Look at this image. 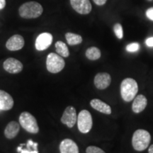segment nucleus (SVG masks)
<instances>
[{
    "label": "nucleus",
    "instance_id": "obj_13",
    "mask_svg": "<svg viewBox=\"0 0 153 153\" xmlns=\"http://www.w3.org/2000/svg\"><path fill=\"white\" fill-rule=\"evenodd\" d=\"M14 99L9 94L0 90V111L10 110L14 106Z\"/></svg>",
    "mask_w": 153,
    "mask_h": 153
},
{
    "label": "nucleus",
    "instance_id": "obj_5",
    "mask_svg": "<svg viewBox=\"0 0 153 153\" xmlns=\"http://www.w3.org/2000/svg\"><path fill=\"white\" fill-rule=\"evenodd\" d=\"M65 62L60 55L51 53L48 55L46 59V68L48 71L56 74L64 69Z\"/></svg>",
    "mask_w": 153,
    "mask_h": 153
},
{
    "label": "nucleus",
    "instance_id": "obj_12",
    "mask_svg": "<svg viewBox=\"0 0 153 153\" xmlns=\"http://www.w3.org/2000/svg\"><path fill=\"white\" fill-rule=\"evenodd\" d=\"M24 46V39L20 35H14L9 38L6 43V47L9 51H16L22 49Z\"/></svg>",
    "mask_w": 153,
    "mask_h": 153
},
{
    "label": "nucleus",
    "instance_id": "obj_17",
    "mask_svg": "<svg viewBox=\"0 0 153 153\" xmlns=\"http://www.w3.org/2000/svg\"><path fill=\"white\" fill-rule=\"evenodd\" d=\"M20 126L16 121H11L7 124L4 130V135L7 138L13 139L18 135Z\"/></svg>",
    "mask_w": 153,
    "mask_h": 153
},
{
    "label": "nucleus",
    "instance_id": "obj_18",
    "mask_svg": "<svg viewBox=\"0 0 153 153\" xmlns=\"http://www.w3.org/2000/svg\"><path fill=\"white\" fill-rule=\"evenodd\" d=\"M25 146L26 148H23L22 146L19 145L17 148V152L19 153H38V143L33 142L31 140H28Z\"/></svg>",
    "mask_w": 153,
    "mask_h": 153
},
{
    "label": "nucleus",
    "instance_id": "obj_22",
    "mask_svg": "<svg viewBox=\"0 0 153 153\" xmlns=\"http://www.w3.org/2000/svg\"><path fill=\"white\" fill-rule=\"evenodd\" d=\"M114 31L115 34H116V37L118 39H122L123 37V27H122L121 24H115L114 26Z\"/></svg>",
    "mask_w": 153,
    "mask_h": 153
},
{
    "label": "nucleus",
    "instance_id": "obj_9",
    "mask_svg": "<svg viewBox=\"0 0 153 153\" xmlns=\"http://www.w3.org/2000/svg\"><path fill=\"white\" fill-rule=\"evenodd\" d=\"M53 36L50 33H43L40 34L36 40L35 46L37 51H43L48 48L52 44Z\"/></svg>",
    "mask_w": 153,
    "mask_h": 153
},
{
    "label": "nucleus",
    "instance_id": "obj_4",
    "mask_svg": "<svg viewBox=\"0 0 153 153\" xmlns=\"http://www.w3.org/2000/svg\"><path fill=\"white\" fill-rule=\"evenodd\" d=\"M19 123L22 127L30 133L36 134L39 132L37 120L28 112H23L19 116Z\"/></svg>",
    "mask_w": 153,
    "mask_h": 153
},
{
    "label": "nucleus",
    "instance_id": "obj_11",
    "mask_svg": "<svg viewBox=\"0 0 153 153\" xmlns=\"http://www.w3.org/2000/svg\"><path fill=\"white\" fill-rule=\"evenodd\" d=\"M94 82L95 87L97 89L103 90L109 87L111 83V76L106 72H101L95 76Z\"/></svg>",
    "mask_w": 153,
    "mask_h": 153
},
{
    "label": "nucleus",
    "instance_id": "obj_8",
    "mask_svg": "<svg viewBox=\"0 0 153 153\" xmlns=\"http://www.w3.org/2000/svg\"><path fill=\"white\" fill-rule=\"evenodd\" d=\"M72 7L80 14H88L91 12V4L89 0H70Z\"/></svg>",
    "mask_w": 153,
    "mask_h": 153
},
{
    "label": "nucleus",
    "instance_id": "obj_26",
    "mask_svg": "<svg viewBox=\"0 0 153 153\" xmlns=\"http://www.w3.org/2000/svg\"><path fill=\"white\" fill-rule=\"evenodd\" d=\"M145 44L148 47H153V37L149 38L145 41Z\"/></svg>",
    "mask_w": 153,
    "mask_h": 153
},
{
    "label": "nucleus",
    "instance_id": "obj_19",
    "mask_svg": "<svg viewBox=\"0 0 153 153\" xmlns=\"http://www.w3.org/2000/svg\"><path fill=\"white\" fill-rule=\"evenodd\" d=\"M86 57L90 60H97L101 57V51L97 47L89 48L85 53Z\"/></svg>",
    "mask_w": 153,
    "mask_h": 153
},
{
    "label": "nucleus",
    "instance_id": "obj_10",
    "mask_svg": "<svg viewBox=\"0 0 153 153\" xmlns=\"http://www.w3.org/2000/svg\"><path fill=\"white\" fill-rule=\"evenodd\" d=\"M4 69L9 73L17 74L22 71L23 64L20 61L13 57H9L3 64Z\"/></svg>",
    "mask_w": 153,
    "mask_h": 153
},
{
    "label": "nucleus",
    "instance_id": "obj_6",
    "mask_svg": "<svg viewBox=\"0 0 153 153\" xmlns=\"http://www.w3.org/2000/svg\"><path fill=\"white\" fill-rule=\"evenodd\" d=\"M77 127L82 133H88L91 131L93 125L92 117L90 112L82 110L77 116Z\"/></svg>",
    "mask_w": 153,
    "mask_h": 153
},
{
    "label": "nucleus",
    "instance_id": "obj_1",
    "mask_svg": "<svg viewBox=\"0 0 153 153\" xmlns=\"http://www.w3.org/2000/svg\"><path fill=\"white\" fill-rule=\"evenodd\" d=\"M138 91L137 82L132 78L123 79L120 85V95L126 102H130L135 99Z\"/></svg>",
    "mask_w": 153,
    "mask_h": 153
},
{
    "label": "nucleus",
    "instance_id": "obj_23",
    "mask_svg": "<svg viewBox=\"0 0 153 153\" xmlns=\"http://www.w3.org/2000/svg\"><path fill=\"white\" fill-rule=\"evenodd\" d=\"M139 48H140V45L137 43H131L126 46V51L130 53L137 52V51L139 50Z\"/></svg>",
    "mask_w": 153,
    "mask_h": 153
},
{
    "label": "nucleus",
    "instance_id": "obj_25",
    "mask_svg": "<svg viewBox=\"0 0 153 153\" xmlns=\"http://www.w3.org/2000/svg\"><path fill=\"white\" fill-rule=\"evenodd\" d=\"M146 16L151 21H153V7L149 8L146 11Z\"/></svg>",
    "mask_w": 153,
    "mask_h": 153
},
{
    "label": "nucleus",
    "instance_id": "obj_2",
    "mask_svg": "<svg viewBox=\"0 0 153 153\" xmlns=\"http://www.w3.org/2000/svg\"><path fill=\"white\" fill-rule=\"evenodd\" d=\"M43 9L39 3L36 1H28L19 7V13L24 19H36L42 14Z\"/></svg>",
    "mask_w": 153,
    "mask_h": 153
},
{
    "label": "nucleus",
    "instance_id": "obj_29",
    "mask_svg": "<svg viewBox=\"0 0 153 153\" xmlns=\"http://www.w3.org/2000/svg\"><path fill=\"white\" fill-rule=\"evenodd\" d=\"M149 153H153V145H151L148 149Z\"/></svg>",
    "mask_w": 153,
    "mask_h": 153
},
{
    "label": "nucleus",
    "instance_id": "obj_21",
    "mask_svg": "<svg viewBox=\"0 0 153 153\" xmlns=\"http://www.w3.org/2000/svg\"><path fill=\"white\" fill-rule=\"evenodd\" d=\"M65 38L67 42L70 45H79L82 42V36L75 33H67L65 34Z\"/></svg>",
    "mask_w": 153,
    "mask_h": 153
},
{
    "label": "nucleus",
    "instance_id": "obj_27",
    "mask_svg": "<svg viewBox=\"0 0 153 153\" xmlns=\"http://www.w3.org/2000/svg\"><path fill=\"white\" fill-rule=\"evenodd\" d=\"M94 2L98 6H102L106 4L107 0H93Z\"/></svg>",
    "mask_w": 153,
    "mask_h": 153
},
{
    "label": "nucleus",
    "instance_id": "obj_20",
    "mask_svg": "<svg viewBox=\"0 0 153 153\" xmlns=\"http://www.w3.org/2000/svg\"><path fill=\"white\" fill-rule=\"evenodd\" d=\"M55 48L59 55L62 57H68L70 55V52L68 46L64 42L57 41L55 43Z\"/></svg>",
    "mask_w": 153,
    "mask_h": 153
},
{
    "label": "nucleus",
    "instance_id": "obj_16",
    "mask_svg": "<svg viewBox=\"0 0 153 153\" xmlns=\"http://www.w3.org/2000/svg\"><path fill=\"white\" fill-rule=\"evenodd\" d=\"M90 105L94 109L98 111L102 114L109 115L111 114V108L109 105L102 101L100 99H94L90 101Z\"/></svg>",
    "mask_w": 153,
    "mask_h": 153
},
{
    "label": "nucleus",
    "instance_id": "obj_7",
    "mask_svg": "<svg viewBox=\"0 0 153 153\" xmlns=\"http://www.w3.org/2000/svg\"><path fill=\"white\" fill-rule=\"evenodd\" d=\"M76 120H77V115L75 108L71 106L67 107L61 118L62 123L71 128L75 125Z\"/></svg>",
    "mask_w": 153,
    "mask_h": 153
},
{
    "label": "nucleus",
    "instance_id": "obj_3",
    "mask_svg": "<svg viewBox=\"0 0 153 153\" xmlns=\"http://www.w3.org/2000/svg\"><path fill=\"white\" fill-rule=\"evenodd\" d=\"M151 141V135L148 131L143 129L137 130L134 132L132 145L134 150L136 151H143L148 148Z\"/></svg>",
    "mask_w": 153,
    "mask_h": 153
},
{
    "label": "nucleus",
    "instance_id": "obj_24",
    "mask_svg": "<svg viewBox=\"0 0 153 153\" xmlns=\"http://www.w3.org/2000/svg\"><path fill=\"white\" fill-rule=\"evenodd\" d=\"M86 153H106L102 149L96 146H89L86 150Z\"/></svg>",
    "mask_w": 153,
    "mask_h": 153
},
{
    "label": "nucleus",
    "instance_id": "obj_15",
    "mask_svg": "<svg viewBox=\"0 0 153 153\" xmlns=\"http://www.w3.org/2000/svg\"><path fill=\"white\" fill-rule=\"evenodd\" d=\"M148 105V100L144 95H137L134 99L133 105H132V110L135 114L143 111Z\"/></svg>",
    "mask_w": 153,
    "mask_h": 153
},
{
    "label": "nucleus",
    "instance_id": "obj_14",
    "mask_svg": "<svg viewBox=\"0 0 153 153\" xmlns=\"http://www.w3.org/2000/svg\"><path fill=\"white\" fill-rule=\"evenodd\" d=\"M60 153H79V148L71 139L63 140L60 145Z\"/></svg>",
    "mask_w": 153,
    "mask_h": 153
},
{
    "label": "nucleus",
    "instance_id": "obj_28",
    "mask_svg": "<svg viewBox=\"0 0 153 153\" xmlns=\"http://www.w3.org/2000/svg\"><path fill=\"white\" fill-rule=\"evenodd\" d=\"M6 6V0H0V9H3Z\"/></svg>",
    "mask_w": 153,
    "mask_h": 153
}]
</instances>
